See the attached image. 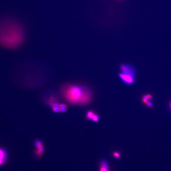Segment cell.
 <instances>
[{"mask_svg":"<svg viewBox=\"0 0 171 171\" xmlns=\"http://www.w3.org/2000/svg\"><path fill=\"white\" fill-rule=\"evenodd\" d=\"M14 80L26 87H34L45 85L49 80V69L38 62H30L20 66L15 70Z\"/></svg>","mask_w":171,"mask_h":171,"instance_id":"obj_1","label":"cell"},{"mask_svg":"<svg viewBox=\"0 0 171 171\" xmlns=\"http://www.w3.org/2000/svg\"><path fill=\"white\" fill-rule=\"evenodd\" d=\"M26 33L22 25L13 19H0V46L9 49L19 48L24 43Z\"/></svg>","mask_w":171,"mask_h":171,"instance_id":"obj_2","label":"cell"},{"mask_svg":"<svg viewBox=\"0 0 171 171\" xmlns=\"http://www.w3.org/2000/svg\"><path fill=\"white\" fill-rule=\"evenodd\" d=\"M60 91L62 96L66 101L74 105H87L92 99L91 91L84 86L66 83L62 85Z\"/></svg>","mask_w":171,"mask_h":171,"instance_id":"obj_3","label":"cell"},{"mask_svg":"<svg viewBox=\"0 0 171 171\" xmlns=\"http://www.w3.org/2000/svg\"><path fill=\"white\" fill-rule=\"evenodd\" d=\"M135 76L136 73L130 72H121L119 74L120 80L127 85H131L134 83Z\"/></svg>","mask_w":171,"mask_h":171,"instance_id":"obj_4","label":"cell"},{"mask_svg":"<svg viewBox=\"0 0 171 171\" xmlns=\"http://www.w3.org/2000/svg\"><path fill=\"white\" fill-rule=\"evenodd\" d=\"M44 145L41 146V147L38 148H36L35 151V155L38 157H41L42 155L43 154L44 151Z\"/></svg>","mask_w":171,"mask_h":171,"instance_id":"obj_5","label":"cell"},{"mask_svg":"<svg viewBox=\"0 0 171 171\" xmlns=\"http://www.w3.org/2000/svg\"><path fill=\"white\" fill-rule=\"evenodd\" d=\"M34 145L36 148H39L43 145L42 141L39 140H36L34 141Z\"/></svg>","mask_w":171,"mask_h":171,"instance_id":"obj_6","label":"cell"},{"mask_svg":"<svg viewBox=\"0 0 171 171\" xmlns=\"http://www.w3.org/2000/svg\"><path fill=\"white\" fill-rule=\"evenodd\" d=\"M5 154L1 149H0V165L2 164L4 162Z\"/></svg>","mask_w":171,"mask_h":171,"instance_id":"obj_7","label":"cell"},{"mask_svg":"<svg viewBox=\"0 0 171 171\" xmlns=\"http://www.w3.org/2000/svg\"><path fill=\"white\" fill-rule=\"evenodd\" d=\"M94 114L93 111H89L87 112L86 114L87 118L88 119H91Z\"/></svg>","mask_w":171,"mask_h":171,"instance_id":"obj_8","label":"cell"},{"mask_svg":"<svg viewBox=\"0 0 171 171\" xmlns=\"http://www.w3.org/2000/svg\"><path fill=\"white\" fill-rule=\"evenodd\" d=\"M91 120L94 122H98L99 120V116L97 114L94 113Z\"/></svg>","mask_w":171,"mask_h":171,"instance_id":"obj_9","label":"cell"},{"mask_svg":"<svg viewBox=\"0 0 171 171\" xmlns=\"http://www.w3.org/2000/svg\"><path fill=\"white\" fill-rule=\"evenodd\" d=\"M101 167H103L108 169V165L107 162H106V161H103L102 162L101 164Z\"/></svg>","mask_w":171,"mask_h":171,"instance_id":"obj_10","label":"cell"},{"mask_svg":"<svg viewBox=\"0 0 171 171\" xmlns=\"http://www.w3.org/2000/svg\"><path fill=\"white\" fill-rule=\"evenodd\" d=\"M52 107H58L59 108V104L57 103H52L50 105Z\"/></svg>","mask_w":171,"mask_h":171,"instance_id":"obj_11","label":"cell"},{"mask_svg":"<svg viewBox=\"0 0 171 171\" xmlns=\"http://www.w3.org/2000/svg\"><path fill=\"white\" fill-rule=\"evenodd\" d=\"M52 111L56 113L60 112V108L58 107H52Z\"/></svg>","mask_w":171,"mask_h":171,"instance_id":"obj_12","label":"cell"},{"mask_svg":"<svg viewBox=\"0 0 171 171\" xmlns=\"http://www.w3.org/2000/svg\"><path fill=\"white\" fill-rule=\"evenodd\" d=\"M113 156L117 158H119L120 157V154L117 152H115L113 153Z\"/></svg>","mask_w":171,"mask_h":171,"instance_id":"obj_13","label":"cell"},{"mask_svg":"<svg viewBox=\"0 0 171 171\" xmlns=\"http://www.w3.org/2000/svg\"><path fill=\"white\" fill-rule=\"evenodd\" d=\"M145 104H146V105L147 106L150 107H153V104L152 103L148 101H147V102Z\"/></svg>","mask_w":171,"mask_h":171,"instance_id":"obj_14","label":"cell"},{"mask_svg":"<svg viewBox=\"0 0 171 171\" xmlns=\"http://www.w3.org/2000/svg\"><path fill=\"white\" fill-rule=\"evenodd\" d=\"M68 106L66 104L63 103L59 104V108H67Z\"/></svg>","mask_w":171,"mask_h":171,"instance_id":"obj_15","label":"cell"},{"mask_svg":"<svg viewBox=\"0 0 171 171\" xmlns=\"http://www.w3.org/2000/svg\"><path fill=\"white\" fill-rule=\"evenodd\" d=\"M60 108V111L61 112H65L67 111V108Z\"/></svg>","mask_w":171,"mask_h":171,"instance_id":"obj_16","label":"cell"},{"mask_svg":"<svg viewBox=\"0 0 171 171\" xmlns=\"http://www.w3.org/2000/svg\"><path fill=\"white\" fill-rule=\"evenodd\" d=\"M108 169L105 168H104L103 167H100V171H108Z\"/></svg>","mask_w":171,"mask_h":171,"instance_id":"obj_17","label":"cell"},{"mask_svg":"<svg viewBox=\"0 0 171 171\" xmlns=\"http://www.w3.org/2000/svg\"><path fill=\"white\" fill-rule=\"evenodd\" d=\"M146 95V96H147L148 100L150 99H151L152 98V96L151 95H150V94H148Z\"/></svg>","mask_w":171,"mask_h":171,"instance_id":"obj_18","label":"cell"},{"mask_svg":"<svg viewBox=\"0 0 171 171\" xmlns=\"http://www.w3.org/2000/svg\"><path fill=\"white\" fill-rule=\"evenodd\" d=\"M170 106L171 108V102H170Z\"/></svg>","mask_w":171,"mask_h":171,"instance_id":"obj_19","label":"cell"},{"mask_svg":"<svg viewBox=\"0 0 171 171\" xmlns=\"http://www.w3.org/2000/svg\"><path fill=\"white\" fill-rule=\"evenodd\" d=\"M108 171H109V170H108Z\"/></svg>","mask_w":171,"mask_h":171,"instance_id":"obj_20","label":"cell"}]
</instances>
